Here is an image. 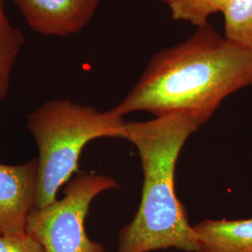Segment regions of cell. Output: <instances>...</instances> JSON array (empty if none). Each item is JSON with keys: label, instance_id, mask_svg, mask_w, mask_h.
<instances>
[{"label": "cell", "instance_id": "cell-10", "mask_svg": "<svg viewBox=\"0 0 252 252\" xmlns=\"http://www.w3.org/2000/svg\"><path fill=\"white\" fill-rule=\"evenodd\" d=\"M231 0H174L168 6L172 18L200 27L207 24L208 18L222 12Z\"/></svg>", "mask_w": 252, "mask_h": 252}, {"label": "cell", "instance_id": "cell-1", "mask_svg": "<svg viewBox=\"0 0 252 252\" xmlns=\"http://www.w3.org/2000/svg\"><path fill=\"white\" fill-rule=\"evenodd\" d=\"M252 85V49L208 23L177 45L153 55L134 88L111 110L119 116L181 112L205 123L227 96Z\"/></svg>", "mask_w": 252, "mask_h": 252}, {"label": "cell", "instance_id": "cell-9", "mask_svg": "<svg viewBox=\"0 0 252 252\" xmlns=\"http://www.w3.org/2000/svg\"><path fill=\"white\" fill-rule=\"evenodd\" d=\"M222 13L226 38L252 49V0H231Z\"/></svg>", "mask_w": 252, "mask_h": 252}, {"label": "cell", "instance_id": "cell-11", "mask_svg": "<svg viewBox=\"0 0 252 252\" xmlns=\"http://www.w3.org/2000/svg\"><path fill=\"white\" fill-rule=\"evenodd\" d=\"M0 252H44L42 247L27 232L0 235Z\"/></svg>", "mask_w": 252, "mask_h": 252}, {"label": "cell", "instance_id": "cell-5", "mask_svg": "<svg viewBox=\"0 0 252 252\" xmlns=\"http://www.w3.org/2000/svg\"><path fill=\"white\" fill-rule=\"evenodd\" d=\"M36 33L65 37L81 32L94 18L100 0H13Z\"/></svg>", "mask_w": 252, "mask_h": 252}, {"label": "cell", "instance_id": "cell-12", "mask_svg": "<svg viewBox=\"0 0 252 252\" xmlns=\"http://www.w3.org/2000/svg\"><path fill=\"white\" fill-rule=\"evenodd\" d=\"M159 1H162V2H165V3H167L168 5L170 4V3H172L174 0H159Z\"/></svg>", "mask_w": 252, "mask_h": 252}, {"label": "cell", "instance_id": "cell-4", "mask_svg": "<svg viewBox=\"0 0 252 252\" xmlns=\"http://www.w3.org/2000/svg\"><path fill=\"white\" fill-rule=\"evenodd\" d=\"M118 188L116 180L111 177L81 173L67 182L63 198L32 209L26 232L44 252H106L102 244L87 235L85 219L94 199Z\"/></svg>", "mask_w": 252, "mask_h": 252}, {"label": "cell", "instance_id": "cell-3", "mask_svg": "<svg viewBox=\"0 0 252 252\" xmlns=\"http://www.w3.org/2000/svg\"><path fill=\"white\" fill-rule=\"evenodd\" d=\"M124 117L68 99L47 101L27 116V128L38 149L35 208L57 198L77 171L84 147L101 137L125 138Z\"/></svg>", "mask_w": 252, "mask_h": 252}, {"label": "cell", "instance_id": "cell-7", "mask_svg": "<svg viewBox=\"0 0 252 252\" xmlns=\"http://www.w3.org/2000/svg\"><path fill=\"white\" fill-rule=\"evenodd\" d=\"M197 252H252V218L206 220L193 225Z\"/></svg>", "mask_w": 252, "mask_h": 252}, {"label": "cell", "instance_id": "cell-2", "mask_svg": "<svg viewBox=\"0 0 252 252\" xmlns=\"http://www.w3.org/2000/svg\"><path fill=\"white\" fill-rule=\"evenodd\" d=\"M204 124L181 112L126 123L125 138L137 149L143 186L134 219L119 233L118 252H197L198 237L176 194L175 169L185 142Z\"/></svg>", "mask_w": 252, "mask_h": 252}, {"label": "cell", "instance_id": "cell-8", "mask_svg": "<svg viewBox=\"0 0 252 252\" xmlns=\"http://www.w3.org/2000/svg\"><path fill=\"white\" fill-rule=\"evenodd\" d=\"M24 44V34L11 24L5 0H0V102L8 96L12 70Z\"/></svg>", "mask_w": 252, "mask_h": 252}, {"label": "cell", "instance_id": "cell-6", "mask_svg": "<svg viewBox=\"0 0 252 252\" xmlns=\"http://www.w3.org/2000/svg\"><path fill=\"white\" fill-rule=\"evenodd\" d=\"M37 158L20 163H0V235L26 233L36 201Z\"/></svg>", "mask_w": 252, "mask_h": 252}]
</instances>
